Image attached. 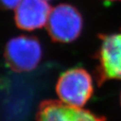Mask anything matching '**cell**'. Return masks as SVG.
Here are the masks:
<instances>
[{
    "instance_id": "cell-6",
    "label": "cell",
    "mask_w": 121,
    "mask_h": 121,
    "mask_svg": "<svg viewBox=\"0 0 121 121\" xmlns=\"http://www.w3.org/2000/svg\"><path fill=\"white\" fill-rule=\"evenodd\" d=\"M51 9L47 0H20L15 7V22L24 30L40 28L47 24Z\"/></svg>"
},
{
    "instance_id": "cell-5",
    "label": "cell",
    "mask_w": 121,
    "mask_h": 121,
    "mask_svg": "<svg viewBox=\"0 0 121 121\" xmlns=\"http://www.w3.org/2000/svg\"><path fill=\"white\" fill-rule=\"evenodd\" d=\"M37 121H105V118L61 101H45L39 108Z\"/></svg>"
},
{
    "instance_id": "cell-8",
    "label": "cell",
    "mask_w": 121,
    "mask_h": 121,
    "mask_svg": "<svg viewBox=\"0 0 121 121\" xmlns=\"http://www.w3.org/2000/svg\"><path fill=\"white\" fill-rule=\"evenodd\" d=\"M107 1H120V0H107Z\"/></svg>"
},
{
    "instance_id": "cell-3",
    "label": "cell",
    "mask_w": 121,
    "mask_h": 121,
    "mask_svg": "<svg viewBox=\"0 0 121 121\" xmlns=\"http://www.w3.org/2000/svg\"><path fill=\"white\" fill-rule=\"evenodd\" d=\"M98 54L97 79L99 85L111 79H121V30L101 35Z\"/></svg>"
},
{
    "instance_id": "cell-7",
    "label": "cell",
    "mask_w": 121,
    "mask_h": 121,
    "mask_svg": "<svg viewBox=\"0 0 121 121\" xmlns=\"http://www.w3.org/2000/svg\"><path fill=\"white\" fill-rule=\"evenodd\" d=\"M20 0H0V8L2 9H15Z\"/></svg>"
},
{
    "instance_id": "cell-10",
    "label": "cell",
    "mask_w": 121,
    "mask_h": 121,
    "mask_svg": "<svg viewBox=\"0 0 121 121\" xmlns=\"http://www.w3.org/2000/svg\"><path fill=\"white\" fill-rule=\"evenodd\" d=\"M47 1H49V0H47Z\"/></svg>"
},
{
    "instance_id": "cell-2",
    "label": "cell",
    "mask_w": 121,
    "mask_h": 121,
    "mask_svg": "<svg viewBox=\"0 0 121 121\" xmlns=\"http://www.w3.org/2000/svg\"><path fill=\"white\" fill-rule=\"evenodd\" d=\"M47 25L48 31L54 41L70 43L80 35L83 17L76 7L63 3L51 9Z\"/></svg>"
},
{
    "instance_id": "cell-4",
    "label": "cell",
    "mask_w": 121,
    "mask_h": 121,
    "mask_svg": "<svg viewBox=\"0 0 121 121\" xmlns=\"http://www.w3.org/2000/svg\"><path fill=\"white\" fill-rule=\"evenodd\" d=\"M6 57L9 65L14 70L20 72L31 71L40 61L42 48L35 38L18 36L11 39L7 43Z\"/></svg>"
},
{
    "instance_id": "cell-9",
    "label": "cell",
    "mask_w": 121,
    "mask_h": 121,
    "mask_svg": "<svg viewBox=\"0 0 121 121\" xmlns=\"http://www.w3.org/2000/svg\"><path fill=\"white\" fill-rule=\"evenodd\" d=\"M120 104H121V94H120Z\"/></svg>"
},
{
    "instance_id": "cell-1",
    "label": "cell",
    "mask_w": 121,
    "mask_h": 121,
    "mask_svg": "<svg viewBox=\"0 0 121 121\" xmlns=\"http://www.w3.org/2000/svg\"><path fill=\"white\" fill-rule=\"evenodd\" d=\"M56 91L62 102L81 108L93 94L91 76L83 69H69L60 76Z\"/></svg>"
}]
</instances>
